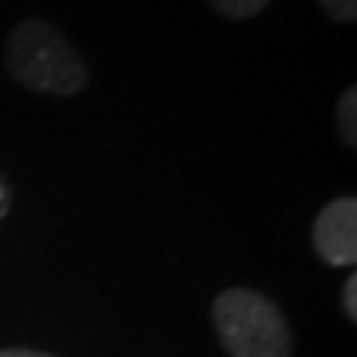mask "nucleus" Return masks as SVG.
I'll return each instance as SVG.
<instances>
[{
    "instance_id": "obj_4",
    "label": "nucleus",
    "mask_w": 357,
    "mask_h": 357,
    "mask_svg": "<svg viewBox=\"0 0 357 357\" xmlns=\"http://www.w3.org/2000/svg\"><path fill=\"white\" fill-rule=\"evenodd\" d=\"M337 131L349 149L357 146V89L349 86L337 102Z\"/></svg>"
},
{
    "instance_id": "obj_6",
    "label": "nucleus",
    "mask_w": 357,
    "mask_h": 357,
    "mask_svg": "<svg viewBox=\"0 0 357 357\" xmlns=\"http://www.w3.org/2000/svg\"><path fill=\"white\" fill-rule=\"evenodd\" d=\"M319 6L337 21V24H354L357 21V0H319Z\"/></svg>"
},
{
    "instance_id": "obj_2",
    "label": "nucleus",
    "mask_w": 357,
    "mask_h": 357,
    "mask_svg": "<svg viewBox=\"0 0 357 357\" xmlns=\"http://www.w3.org/2000/svg\"><path fill=\"white\" fill-rule=\"evenodd\" d=\"M220 345L232 357H292V331L283 310L253 289H227L211 307Z\"/></svg>"
},
{
    "instance_id": "obj_8",
    "label": "nucleus",
    "mask_w": 357,
    "mask_h": 357,
    "mask_svg": "<svg viewBox=\"0 0 357 357\" xmlns=\"http://www.w3.org/2000/svg\"><path fill=\"white\" fill-rule=\"evenodd\" d=\"M9 208H13V188H9V178L0 173V223L6 220Z\"/></svg>"
},
{
    "instance_id": "obj_1",
    "label": "nucleus",
    "mask_w": 357,
    "mask_h": 357,
    "mask_svg": "<svg viewBox=\"0 0 357 357\" xmlns=\"http://www.w3.org/2000/svg\"><path fill=\"white\" fill-rule=\"evenodd\" d=\"M3 60L21 86L45 96H77L89 84V69L75 45L45 18H27L6 36Z\"/></svg>"
},
{
    "instance_id": "obj_7",
    "label": "nucleus",
    "mask_w": 357,
    "mask_h": 357,
    "mask_svg": "<svg viewBox=\"0 0 357 357\" xmlns=\"http://www.w3.org/2000/svg\"><path fill=\"white\" fill-rule=\"evenodd\" d=\"M342 307H345V316L351 321L357 319V274H351L345 280V289H342Z\"/></svg>"
},
{
    "instance_id": "obj_5",
    "label": "nucleus",
    "mask_w": 357,
    "mask_h": 357,
    "mask_svg": "<svg viewBox=\"0 0 357 357\" xmlns=\"http://www.w3.org/2000/svg\"><path fill=\"white\" fill-rule=\"evenodd\" d=\"M215 6V13L232 21H248L253 15H259L262 9L271 3V0H208Z\"/></svg>"
},
{
    "instance_id": "obj_9",
    "label": "nucleus",
    "mask_w": 357,
    "mask_h": 357,
    "mask_svg": "<svg viewBox=\"0 0 357 357\" xmlns=\"http://www.w3.org/2000/svg\"><path fill=\"white\" fill-rule=\"evenodd\" d=\"M0 357H54V354H45V351H33V349H3Z\"/></svg>"
},
{
    "instance_id": "obj_3",
    "label": "nucleus",
    "mask_w": 357,
    "mask_h": 357,
    "mask_svg": "<svg viewBox=\"0 0 357 357\" xmlns=\"http://www.w3.org/2000/svg\"><path fill=\"white\" fill-rule=\"evenodd\" d=\"M312 248L333 268L357 262V199L340 197L328 203L312 223Z\"/></svg>"
}]
</instances>
